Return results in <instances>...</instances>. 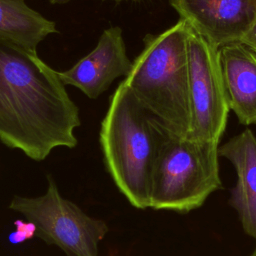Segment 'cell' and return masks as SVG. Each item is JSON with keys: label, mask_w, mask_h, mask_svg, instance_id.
I'll return each mask as SVG.
<instances>
[{"label": "cell", "mask_w": 256, "mask_h": 256, "mask_svg": "<svg viewBox=\"0 0 256 256\" xmlns=\"http://www.w3.org/2000/svg\"><path fill=\"white\" fill-rule=\"evenodd\" d=\"M79 109L34 49L0 37V141L41 161L77 145Z\"/></svg>", "instance_id": "obj_1"}, {"label": "cell", "mask_w": 256, "mask_h": 256, "mask_svg": "<svg viewBox=\"0 0 256 256\" xmlns=\"http://www.w3.org/2000/svg\"><path fill=\"white\" fill-rule=\"evenodd\" d=\"M189 25L180 19L159 34H147L124 82L166 134L188 138L190 105L187 61Z\"/></svg>", "instance_id": "obj_2"}, {"label": "cell", "mask_w": 256, "mask_h": 256, "mask_svg": "<svg viewBox=\"0 0 256 256\" xmlns=\"http://www.w3.org/2000/svg\"><path fill=\"white\" fill-rule=\"evenodd\" d=\"M164 134L121 81L110 97L99 140L109 173L136 208H150L152 174Z\"/></svg>", "instance_id": "obj_3"}, {"label": "cell", "mask_w": 256, "mask_h": 256, "mask_svg": "<svg viewBox=\"0 0 256 256\" xmlns=\"http://www.w3.org/2000/svg\"><path fill=\"white\" fill-rule=\"evenodd\" d=\"M218 144L164 134L152 174L150 208L189 212L220 189Z\"/></svg>", "instance_id": "obj_4"}, {"label": "cell", "mask_w": 256, "mask_h": 256, "mask_svg": "<svg viewBox=\"0 0 256 256\" xmlns=\"http://www.w3.org/2000/svg\"><path fill=\"white\" fill-rule=\"evenodd\" d=\"M10 208L35 226L36 236L58 246L68 256H98V244L108 232L104 221L88 216L63 198L51 178L45 195L16 196Z\"/></svg>", "instance_id": "obj_5"}, {"label": "cell", "mask_w": 256, "mask_h": 256, "mask_svg": "<svg viewBox=\"0 0 256 256\" xmlns=\"http://www.w3.org/2000/svg\"><path fill=\"white\" fill-rule=\"evenodd\" d=\"M187 61L191 115L188 138L219 143L225 131L229 111L219 49L190 26L187 36Z\"/></svg>", "instance_id": "obj_6"}, {"label": "cell", "mask_w": 256, "mask_h": 256, "mask_svg": "<svg viewBox=\"0 0 256 256\" xmlns=\"http://www.w3.org/2000/svg\"><path fill=\"white\" fill-rule=\"evenodd\" d=\"M180 19L214 47L240 42L256 20V0H169Z\"/></svg>", "instance_id": "obj_7"}, {"label": "cell", "mask_w": 256, "mask_h": 256, "mask_svg": "<svg viewBox=\"0 0 256 256\" xmlns=\"http://www.w3.org/2000/svg\"><path fill=\"white\" fill-rule=\"evenodd\" d=\"M133 61L127 55L122 29L112 26L105 29L95 48L71 68L58 72L65 85L78 88L90 99L104 93L112 82L127 76Z\"/></svg>", "instance_id": "obj_8"}, {"label": "cell", "mask_w": 256, "mask_h": 256, "mask_svg": "<svg viewBox=\"0 0 256 256\" xmlns=\"http://www.w3.org/2000/svg\"><path fill=\"white\" fill-rule=\"evenodd\" d=\"M229 109L244 125L256 124V53L240 42L219 49Z\"/></svg>", "instance_id": "obj_9"}, {"label": "cell", "mask_w": 256, "mask_h": 256, "mask_svg": "<svg viewBox=\"0 0 256 256\" xmlns=\"http://www.w3.org/2000/svg\"><path fill=\"white\" fill-rule=\"evenodd\" d=\"M218 153L235 168L237 182L231 204L245 233L256 238V136L246 129L219 147Z\"/></svg>", "instance_id": "obj_10"}, {"label": "cell", "mask_w": 256, "mask_h": 256, "mask_svg": "<svg viewBox=\"0 0 256 256\" xmlns=\"http://www.w3.org/2000/svg\"><path fill=\"white\" fill-rule=\"evenodd\" d=\"M56 24L32 9L25 0H0V37L36 50Z\"/></svg>", "instance_id": "obj_11"}, {"label": "cell", "mask_w": 256, "mask_h": 256, "mask_svg": "<svg viewBox=\"0 0 256 256\" xmlns=\"http://www.w3.org/2000/svg\"><path fill=\"white\" fill-rule=\"evenodd\" d=\"M15 225H16V231L9 235V241L13 244L21 243L27 239H30L36 233L35 226L27 220L26 221L17 220L15 221Z\"/></svg>", "instance_id": "obj_12"}, {"label": "cell", "mask_w": 256, "mask_h": 256, "mask_svg": "<svg viewBox=\"0 0 256 256\" xmlns=\"http://www.w3.org/2000/svg\"><path fill=\"white\" fill-rule=\"evenodd\" d=\"M240 43L247 46L249 49L256 53V20L250 27V29L245 33V35L240 40Z\"/></svg>", "instance_id": "obj_13"}, {"label": "cell", "mask_w": 256, "mask_h": 256, "mask_svg": "<svg viewBox=\"0 0 256 256\" xmlns=\"http://www.w3.org/2000/svg\"><path fill=\"white\" fill-rule=\"evenodd\" d=\"M51 4H66L71 0H48Z\"/></svg>", "instance_id": "obj_14"}, {"label": "cell", "mask_w": 256, "mask_h": 256, "mask_svg": "<svg viewBox=\"0 0 256 256\" xmlns=\"http://www.w3.org/2000/svg\"><path fill=\"white\" fill-rule=\"evenodd\" d=\"M102 1H114V2H122V1H134V2H139V1H142V0H102Z\"/></svg>", "instance_id": "obj_15"}, {"label": "cell", "mask_w": 256, "mask_h": 256, "mask_svg": "<svg viewBox=\"0 0 256 256\" xmlns=\"http://www.w3.org/2000/svg\"><path fill=\"white\" fill-rule=\"evenodd\" d=\"M252 256H256V249H255V251H254V253L252 254Z\"/></svg>", "instance_id": "obj_16"}]
</instances>
